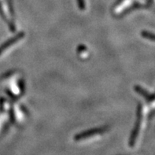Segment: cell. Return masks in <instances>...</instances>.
<instances>
[{
  "label": "cell",
  "instance_id": "cell-1",
  "mask_svg": "<svg viewBox=\"0 0 155 155\" xmlns=\"http://www.w3.org/2000/svg\"><path fill=\"white\" fill-rule=\"evenodd\" d=\"M106 130V128H95V129L90 130V131H87L86 132H84L82 134H80L78 136H76V140H81L82 139H86V138L89 137V136H92L94 135H97V134H100L101 132H105Z\"/></svg>",
  "mask_w": 155,
  "mask_h": 155
},
{
  "label": "cell",
  "instance_id": "cell-3",
  "mask_svg": "<svg viewBox=\"0 0 155 155\" xmlns=\"http://www.w3.org/2000/svg\"><path fill=\"white\" fill-rule=\"evenodd\" d=\"M142 35L143 37L147 38L148 39H150V40H153V41H155V35L154 34L149 33L148 31H143L142 32Z\"/></svg>",
  "mask_w": 155,
  "mask_h": 155
},
{
  "label": "cell",
  "instance_id": "cell-4",
  "mask_svg": "<svg viewBox=\"0 0 155 155\" xmlns=\"http://www.w3.org/2000/svg\"><path fill=\"white\" fill-rule=\"evenodd\" d=\"M136 91H137L139 93H141V94H143V96H144L145 98H147V99H150V98H152L151 95H150V94H148L147 93L145 92V91H144L143 90L141 87H136Z\"/></svg>",
  "mask_w": 155,
  "mask_h": 155
},
{
  "label": "cell",
  "instance_id": "cell-2",
  "mask_svg": "<svg viewBox=\"0 0 155 155\" xmlns=\"http://www.w3.org/2000/svg\"><path fill=\"white\" fill-rule=\"evenodd\" d=\"M24 36H25V33H24V32H21V33L18 34V35H16L15 37L12 38L11 39L8 40L7 42H6L2 47H0V54H1L4 51H6L7 48H9L13 43H15L18 41H19L20 39H21V38H23Z\"/></svg>",
  "mask_w": 155,
  "mask_h": 155
}]
</instances>
